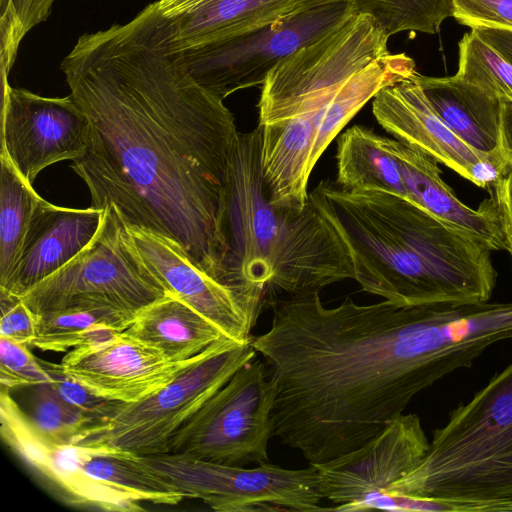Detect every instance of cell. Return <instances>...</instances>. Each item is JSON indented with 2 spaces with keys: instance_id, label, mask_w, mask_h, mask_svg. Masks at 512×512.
<instances>
[{
  "instance_id": "18",
  "label": "cell",
  "mask_w": 512,
  "mask_h": 512,
  "mask_svg": "<svg viewBox=\"0 0 512 512\" xmlns=\"http://www.w3.org/2000/svg\"><path fill=\"white\" fill-rule=\"evenodd\" d=\"M310 0H213L164 17L154 3L143 10L170 51L227 41L310 8Z\"/></svg>"
},
{
  "instance_id": "21",
  "label": "cell",
  "mask_w": 512,
  "mask_h": 512,
  "mask_svg": "<svg viewBox=\"0 0 512 512\" xmlns=\"http://www.w3.org/2000/svg\"><path fill=\"white\" fill-rule=\"evenodd\" d=\"M125 332L177 362L190 360L228 338L215 324L169 293L138 311Z\"/></svg>"
},
{
  "instance_id": "29",
  "label": "cell",
  "mask_w": 512,
  "mask_h": 512,
  "mask_svg": "<svg viewBox=\"0 0 512 512\" xmlns=\"http://www.w3.org/2000/svg\"><path fill=\"white\" fill-rule=\"evenodd\" d=\"M52 382L28 346L0 337V383L8 390Z\"/></svg>"
},
{
  "instance_id": "1",
  "label": "cell",
  "mask_w": 512,
  "mask_h": 512,
  "mask_svg": "<svg viewBox=\"0 0 512 512\" xmlns=\"http://www.w3.org/2000/svg\"><path fill=\"white\" fill-rule=\"evenodd\" d=\"M61 70L88 119L86 151L71 168L90 207L113 206L230 285L225 186L240 132L223 100L191 77L143 10L80 36Z\"/></svg>"
},
{
  "instance_id": "34",
  "label": "cell",
  "mask_w": 512,
  "mask_h": 512,
  "mask_svg": "<svg viewBox=\"0 0 512 512\" xmlns=\"http://www.w3.org/2000/svg\"><path fill=\"white\" fill-rule=\"evenodd\" d=\"M499 148L509 173H512V101H501Z\"/></svg>"
},
{
  "instance_id": "14",
  "label": "cell",
  "mask_w": 512,
  "mask_h": 512,
  "mask_svg": "<svg viewBox=\"0 0 512 512\" xmlns=\"http://www.w3.org/2000/svg\"><path fill=\"white\" fill-rule=\"evenodd\" d=\"M0 422L7 446L67 502L104 511L144 510L142 503L87 474L88 446L60 444L44 436L5 388L0 395Z\"/></svg>"
},
{
  "instance_id": "15",
  "label": "cell",
  "mask_w": 512,
  "mask_h": 512,
  "mask_svg": "<svg viewBox=\"0 0 512 512\" xmlns=\"http://www.w3.org/2000/svg\"><path fill=\"white\" fill-rule=\"evenodd\" d=\"M429 445L420 417L402 413L361 447L315 465L321 495L341 505L385 491L420 465Z\"/></svg>"
},
{
  "instance_id": "23",
  "label": "cell",
  "mask_w": 512,
  "mask_h": 512,
  "mask_svg": "<svg viewBox=\"0 0 512 512\" xmlns=\"http://www.w3.org/2000/svg\"><path fill=\"white\" fill-rule=\"evenodd\" d=\"M135 315L108 305H82L35 314L32 346L42 351L67 352L125 331Z\"/></svg>"
},
{
  "instance_id": "30",
  "label": "cell",
  "mask_w": 512,
  "mask_h": 512,
  "mask_svg": "<svg viewBox=\"0 0 512 512\" xmlns=\"http://www.w3.org/2000/svg\"><path fill=\"white\" fill-rule=\"evenodd\" d=\"M452 17L471 30L512 33V0H452Z\"/></svg>"
},
{
  "instance_id": "22",
  "label": "cell",
  "mask_w": 512,
  "mask_h": 512,
  "mask_svg": "<svg viewBox=\"0 0 512 512\" xmlns=\"http://www.w3.org/2000/svg\"><path fill=\"white\" fill-rule=\"evenodd\" d=\"M336 168L335 184L341 189L383 190L406 198L390 139L368 127L354 125L340 134Z\"/></svg>"
},
{
  "instance_id": "17",
  "label": "cell",
  "mask_w": 512,
  "mask_h": 512,
  "mask_svg": "<svg viewBox=\"0 0 512 512\" xmlns=\"http://www.w3.org/2000/svg\"><path fill=\"white\" fill-rule=\"evenodd\" d=\"M103 215L102 209L60 207L42 199L32 216L14 272L0 291L21 298L61 269L92 241Z\"/></svg>"
},
{
  "instance_id": "31",
  "label": "cell",
  "mask_w": 512,
  "mask_h": 512,
  "mask_svg": "<svg viewBox=\"0 0 512 512\" xmlns=\"http://www.w3.org/2000/svg\"><path fill=\"white\" fill-rule=\"evenodd\" d=\"M41 364L52 378L51 384L57 393L70 405L95 418L98 423L108 418L122 403L99 397L82 384L68 377L60 364L40 359Z\"/></svg>"
},
{
  "instance_id": "8",
  "label": "cell",
  "mask_w": 512,
  "mask_h": 512,
  "mask_svg": "<svg viewBox=\"0 0 512 512\" xmlns=\"http://www.w3.org/2000/svg\"><path fill=\"white\" fill-rule=\"evenodd\" d=\"M150 471L218 512H316L323 499L315 465L286 469L269 462L254 468L207 461L182 453L137 456Z\"/></svg>"
},
{
  "instance_id": "3",
  "label": "cell",
  "mask_w": 512,
  "mask_h": 512,
  "mask_svg": "<svg viewBox=\"0 0 512 512\" xmlns=\"http://www.w3.org/2000/svg\"><path fill=\"white\" fill-rule=\"evenodd\" d=\"M309 197L344 242L363 291L398 306L490 300L491 251L410 200L330 181Z\"/></svg>"
},
{
  "instance_id": "2",
  "label": "cell",
  "mask_w": 512,
  "mask_h": 512,
  "mask_svg": "<svg viewBox=\"0 0 512 512\" xmlns=\"http://www.w3.org/2000/svg\"><path fill=\"white\" fill-rule=\"evenodd\" d=\"M270 329L251 337L276 386L273 436L320 465L355 450L415 395L512 339V302L333 308L319 291L270 301Z\"/></svg>"
},
{
  "instance_id": "28",
  "label": "cell",
  "mask_w": 512,
  "mask_h": 512,
  "mask_svg": "<svg viewBox=\"0 0 512 512\" xmlns=\"http://www.w3.org/2000/svg\"><path fill=\"white\" fill-rule=\"evenodd\" d=\"M55 0H0L1 74H9L24 36L50 15Z\"/></svg>"
},
{
  "instance_id": "20",
  "label": "cell",
  "mask_w": 512,
  "mask_h": 512,
  "mask_svg": "<svg viewBox=\"0 0 512 512\" xmlns=\"http://www.w3.org/2000/svg\"><path fill=\"white\" fill-rule=\"evenodd\" d=\"M415 78L435 112L465 144L482 154L499 148L502 100L455 75L416 72Z\"/></svg>"
},
{
  "instance_id": "35",
  "label": "cell",
  "mask_w": 512,
  "mask_h": 512,
  "mask_svg": "<svg viewBox=\"0 0 512 512\" xmlns=\"http://www.w3.org/2000/svg\"><path fill=\"white\" fill-rule=\"evenodd\" d=\"M213 0H157V11L164 17H171L193 11Z\"/></svg>"
},
{
  "instance_id": "32",
  "label": "cell",
  "mask_w": 512,
  "mask_h": 512,
  "mask_svg": "<svg viewBox=\"0 0 512 512\" xmlns=\"http://www.w3.org/2000/svg\"><path fill=\"white\" fill-rule=\"evenodd\" d=\"M0 337L32 346L35 338V314L22 298L1 292Z\"/></svg>"
},
{
  "instance_id": "26",
  "label": "cell",
  "mask_w": 512,
  "mask_h": 512,
  "mask_svg": "<svg viewBox=\"0 0 512 512\" xmlns=\"http://www.w3.org/2000/svg\"><path fill=\"white\" fill-rule=\"evenodd\" d=\"M26 404L20 405L32 424L60 444L76 443L98 421L67 403L50 382L24 387Z\"/></svg>"
},
{
  "instance_id": "7",
  "label": "cell",
  "mask_w": 512,
  "mask_h": 512,
  "mask_svg": "<svg viewBox=\"0 0 512 512\" xmlns=\"http://www.w3.org/2000/svg\"><path fill=\"white\" fill-rule=\"evenodd\" d=\"M166 294L139 257L125 222L110 206L92 241L21 298L34 314L82 305L137 313Z\"/></svg>"
},
{
  "instance_id": "16",
  "label": "cell",
  "mask_w": 512,
  "mask_h": 512,
  "mask_svg": "<svg viewBox=\"0 0 512 512\" xmlns=\"http://www.w3.org/2000/svg\"><path fill=\"white\" fill-rule=\"evenodd\" d=\"M415 73L382 88L374 96L372 112L375 119L397 140L475 183L481 161L489 153L475 151L444 123L429 103Z\"/></svg>"
},
{
  "instance_id": "33",
  "label": "cell",
  "mask_w": 512,
  "mask_h": 512,
  "mask_svg": "<svg viewBox=\"0 0 512 512\" xmlns=\"http://www.w3.org/2000/svg\"><path fill=\"white\" fill-rule=\"evenodd\" d=\"M502 232L506 242V250L512 259V173L500 178L492 185Z\"/></svg>"
},
{
  "instance_id": "10",
  "label": "cell",
  "mask_w": 512,
  "mask_h": 512,
  "mask_svg": "<svg viewBox=\"0 0 512 512\" xmlns=\"http://www.w3.org/2000/svg\"><path fill=\"white\" fill-rule=\"evenodd\" d=\"M354 13L350 2H329L227 41L169 51L199 85L224 100L239 90L262 85L280 60L323 37Z\"/></svg>"
},
{
  "instance_id": "5",
  "label": "cell",
  "mask_w": 512,
  "mask_h": 512,
  "mask_svg": "<svg viewBox=\"0 0 512 512\" xmlns=\"http://www.w3.org/2000/svg\"><path fill=\"white\" fill-rule=\"evenodd\" d=\"M385 491L512 512V362L449 412L420 465Z\"/></svg>"
},
{
  "instance_id": "6",
  "label": "cell",
  "mask_w": 512,
  "mask_h": 512,
  "mask_svg": "<svg viewBox=\"0 0 512 512\" xmlns=\"http://www.w3.org/2000/svg\"><path fill=\"white\" fill-rule=\"evenodd\" d=\"M256 354L251 339H221L171 383L145 399L121 403L74 444L107 446L137 456L167 453L175 433Z\"/></svg>"
},
{
  "instance_id": "24",
  "label": "cell",
  "mask_w": 512,
  "mask_h": 512,
  "mask_svg": "<svg viewBox=\"0 0 512 512\" xmlns=\"http://www.w3.org/2000/svg\"><path fill=\"white\" fill-rule=\"evenodd\" d=\"M0 287L6 285L19 261L23 243L40 197L0 155Z\"/></svg>"
},
{
  "instance_id": "4",
  "label": "cell",
  "mask_w": 512,
  "mask_h": 512,
  "mask_svg": "<svg viewBox=\"0 0 512 512\" xmlns=\"http://www.w3.org/2000/svg\"><path fill=\"white\" fill-rule=\"evenodd\" d=\"M225 236L231 286L281 295L319 291L353 279L341 237L309 197L301 210L270 202L261 166V129L239 133L225 186Z\"/></svg>"
},
{
  "instance_id": "12",
  "label": "cell",
  "mask_w": 512,
  "mask_h": 512,
  "mask_svg": "<svg viewBox=\"0 0 512 512\" xmlns=\"http://www.w3.org/2000/svg\"><path fill=\"white\" fill-rule=\"evenodd\" d=\"M126 227L142 262L167 293L203 315L228 338L250 341V332L264 304L262 295L213 279L171 240L145 229Z\"/></svg>"
},
{
  "instance_id": "9",
  "label": "cell",
  "mask_w": 512,
  "mask_h": 512,
  "mask_svg": "<svg viewBox=\"0 0 512 512\" xmlns=\"http://www.w3.org/2000/svg\"><path fill=\"white\" fill-rule=\"evenodd\" d=\"M254 358L215 392L172 437L168 452L244 467L269 462L276 386Z\"/></svg>"
},
{
  "instance_id": "13",
  "label": "cell",
  "mask_w": 512,
  "mask_h": 512,
  "mask_svg": "<svg viewBox=\"0 0 512 512\" xmlns=\"http://www.w3.org/2000/svg\"><path fill=\"white\" fill-rule=\"evenodd\" d=\"M203 352L190 360L172 361L160 350L122 331L70 350L60 366L68 377L95 395L134 403L171 383Z\"/></svg>"
},
{
  "instance_id": "25",
  "label": "cell",
  "mask_w": 512,
  "mask_h": 512,
  "mask_svg": "<svg viewBox=\"0 0 512 512\" xmlns=\"http://www.w3.org/2000/svg\"><path fill=\"white\" fill-rule=\"evenodd\" d=\"M350 2L356 13L373 18L390 37L400 32L436 34L452 17V0H310L311 6Z\"/></svg>"
},
{
  "instance_id": "27",
  "label": "cell",
  "mask_w": 512,
  "mask_h": 512,
  "mask_svg": "<svg viewBox=\"0 0 512 512\" xmlns=\"http://www.w3.org/2000/svg\"><path fill=\"white\" fill-rule=\"evenodd\" d=\"M458 48L456 77L500 100L512 101L511 62L477 30L464 34Z\"/></svg>"
},
{
  "instance_id": "36",
  "label": "cell",
  "mask_w": 512,
  "mask_h": 512,
  "mask_svg": "<svg viewBox=\"0 0 512 512\" xmlns=\"http://www.w3.org/2000/svg\"><path fill=\"white\" fill-rule=\"evenodd\" d=\"M479 32L509 62L512 63V33L497 30H485Z\"/></svg>"
},
{
  "instance_id": "19",
  "label": "cell",
  "mask_w": 512,
  "mask_h": 512,
  "mask_svg": "<svg viewBox=\"0 0 512 512\" xmlns=\"http://www.w3.org/2000/svg\"><path fill=\"white\" fill-rule=\"evenodd\" d=\"M390 146L400 169L406 199L490 251L506 250L493 197L484 200L478 209H472L443 181L436 159L397 139H390Z\"/></svg>"
},
{
  "instance_id": "11",
  "label": "cell",
  "mask_w": 512,
  "mask_h": 512,
  "mask_svg": "<svg viewBox=\"0 0 512 512\" xmlns=\"http://www.w3.org/2000/svg\"><path fill=\"white\" fill-rule=\"evenodd\" d=\"M2 79L1 155L31 186L46 167L86 151L88 119L71 95L44 97Z\"/></svg>"
}]
</instances>
